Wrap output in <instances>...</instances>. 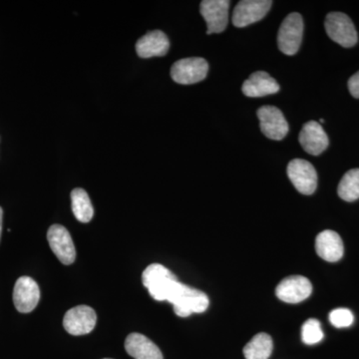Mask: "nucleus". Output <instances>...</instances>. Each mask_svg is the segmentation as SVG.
<instances>
[{
	"mask_svg": "<svg viewBox=\"0 0 359 359\" xmlns=\"http://www.w3.org/2000/svg\"><path fill=\"white\" fill-rule=\"evenodd\" d=\"M142 282L153 299L158 302H168L179 280L166 266L152 264L142 273Z\"/></svg>",
	"mask_w": 359,
	"mask_h": 359,
	"instance_id": "obj_1",
	"label": "nucleus"
},
{
	"mask_svg": "<svg viewBox=\"0 0 359 359\" xmlns=\"http://www.w3.org/2000/svg\"><path fill=\"white\" fill-rule=\"evenodd\" d=\"M168 302L173 304L175 313L180 318L205 313L210 304L209 297L205 292L180 282Z\"/></svg>",
	"mask_w": 359,
	"mask_h": 359,
	"instance_id": "obj_2",
	"label": "nucleus"
},
{
	"mask_svg": "<svg viewBox=\"0 0 359 359\" xmlns=\"http://www.w3.org/2000/svg\"><path fill=\"white\" fill-rule=\"evenodd\" d=\"M304 34V20L301 14H289L280 25L278 34V49L285 55H294L299 51Z\"/></svg>",
	"mask_w": 359,
	"mask_h": 359,
	"instance_id": "obj_3",
	"label": "nucleus"
},
{
	"mask_svg": "<svg viewBox=\"0 0 359 359\" xmlns=\"http://www.w3.org/2000/svg\"><path fill=\"white\" fill-rule=\"evenodd\" d=\"M325 32L337 44L349 48L358 43V35L353 21L342 13H330L325 18Z\"/></svg>",
	"mask_w": 359,
	"mask_h": 359,
	"instance_id": "obj_4",
	"label": "nucleus"
},
{
	"mask_svg": "<svg viewBox=\"0 0 359 359\" xmlns=\"http://www.w3.org/2000/svg\"><path fill=\"white\" fill-rule=\"evenodd\" d=\"M209 65L204 58L181 59L171 68V76L176 83L190 85L203 81L207 77Z\"/></svg>",
	"mask_w": 359,
	"mask_h": 359,
	"instance_id": "obj_5",
	"label": "nucleus"
},
{
	"mask_svg": "<svg viewBox=\"0 0 359 359\" xmlns=\"http://www.w3.org/2000/svg\"><path fill=\"white\" fill-rule=\"evenodd\" d=\"M287 176L299 193L313 195L318 187V174L308 161L294 159L287 166Z\"/></svg>",
	"mask_w": 359,
	"mask_h": 359,
	"instance_id": "obj_6",
	"label": "nucleus"
},
{
	"mask_svg": "<svg viewBox=\"0 0 359 359\" xmlns=\"http://www.w3.org/2000/svg\"><path fill=\"white\" fill-rule=\"evenodd\" d=\"M257 114L262 132L269 139L280 141L289 133V124L285 116L275 106H263Z\"/></svg>",
	"mask_w": 359,
	"mask_h": 359,
	"instance_id": "obj_7",
	"label": "nucleus"
},
{
	"mask_svg": "<svg viewBox=\"0 0 359 359\" xmlns=\"http://www.w3.org/2000/svg\"><path fill=\"white\" fill-rule=\"evenodd\" d=\"M47 241L52 252L66 266L74 263L76 250L69 231L61 224H53L47 231Z\"/></svg>",
	"mask_w": 359,
	"mask_h": 359,
	"instance_id": "obj_8",
	"label": "nucleus"
},
{
	"mask_svg": "<svg viewBox=\"0 0 359 359\" xmlns=\"http://www.w3.org/2000/svg\"><path fill=\"white\" fill-rule=\"evenodd\" d=\"M228 0H204L201 2L200 13L207 23V34L224 32L229 22Z\"/></svg>",
	"mask_w": 359,
	"mask_h": 359,
	"instance_id": "obj_9",
	"label": "nucleus"
},
{
	"mask_svg": "<svg viewBox=\"0 0 359 359\" xmlns=\"http://www.w3.org/2000/svg\"><path fill=\"white\" fill-rule=\"evenodd\" d=\"M271 0H243L233 9V25L242 28L263 20L271 9Z\"/></svg>",
	"mask_w": 359,
	"mask_h": 359,
	"instance_id": "obj_10",
	"label": "nucleus"
},
{
	"mask_svg": "<svg viewBox=\"0 0 359 359\" xmlns=\"http://www.w3.org/2000/svg\"><path fill=\"white\" fill-rule=\"evenodd\" d=\"M313 292V285L306 276H290L276 287V294L287 304H299L306 301Z\"/></svg>",
	"mask_w": 359,
	"mask_h": 359,
	"instance_id": "obj_11",
	"label": "nucleus"
},
{
	"mask_svg": "<svg viewBox=\"0 0 359 359\" xmlns=\"http://www.w3.org/2000/svg\"><path fill=\"white\" fill-rule=\"evenodd\" d=\"M96 321L93 309L87 306H75L65 313L63 327L71 335L88 334L95 328Z\"/></svg>",
	"mask_w": 359,
	"mask_h": 359,
	"instance_id": "obj_12",
	"label": "nucleus"
},
{
	"mask_svg": "<svg viewBox=\"0 0 359 359\" xmlns=\"http://www.w3.org/2000/svg\"><path fill=\"white\" fill-rule=\"evenodd\" d=\"M40 299L39 285L29 276H21L15 283L13 290V302L20 313H32Z\"/></svg>",
	"mask_w": 359,
	"mask_h": 359,
	"instance_id": "obj_13",
	"label": "nucleus"
},
{
	"mask_svg": "<svg viewBox=\"0 0 359 359\" xmlns=\"http://www.w3.org/2000/svg\"><path fill=\"white\" fill-rule=\"evenodd\" d=\"M299 143L309 154L320 155L328 147V137L320 123L309 121L302 127L299 133Z\"/></svg>",
	"mask_w": 359,
	"mask_h": 359,
	"instance_id": "obj_14",
	"label": "nucleus"
},
{
	"mask_svg": "<svg viewBox=\"0 0 359 359\" xmlns=\"http://www.w3.org/2000/svg\"><path fill=\"white\" fill-rule=\"evenodd\" d=\"M316 250L321 259L335 263L344 257V243L337 231H323L316 237Z\"/></svg>",
	"mask_w": 359,
	"mask_h": 359,
	"instance_id": "obj_15",
	"label": "nucleus"
},
{
	"mask_svg": "<svg viewBox=\"0 0 359 359\" xmlns=\"http://www.w3.org/2000/svg\"><path fill=\"white\" fill-rule=\"evenodd\" d=\"M170 48L167 35L160 30L148 32L137 41L136 51L139 57L151 58L166 55Z\"/></svg>",
	"mask_w": 359,
	"mask_h": 359,
	"instance_id": "obj_16",
	"label": "nucleus"
},
{
	"mask_svg": "<svg viewBox=\"0 0 359 359\" xmlns=\"http://www.w3.org/2000/svg\"><path fill=\"white\" fill-rule=\"evenodd\" d=\"M242 91L245 96L257 98L276 94L280 91V85L269 73L257 71L252 73L249 79L245 80L243 84Z\"/></svg>",
	"mask_w": 359,
	"mask_h": 359,
	"instance_id": "obj_17",
	"label": "nucleus"
},
{
	"mask_svg": "<svg viewBox=\"0 0 359 359\" xmlns=\"http://www.w3.org/2000/svg\"><path fill=\"white\" fill-rule=\"evenodd\" d=\"M125 349L135 359H163L159 347L145 335L136 332L127 337Z\"/></svg>",
	"mask_w": 359,
	"mask_h": 359,
	"instance_id": "obj_18",
	"label": "nucleus"
},
{
	"mask_svg": "<svg viewBox=\"0 0 359 359\" xmlns=\"http://www.w3.org/2000/svg\"><path fill=\"white\" fill-rule=\"evenodd\" d=\"M273 339L268 334L261 332L252 337L244 347L245 359H268L273 353Z\"/></svg>",
	"mask_w": 359,
	"mask_h": 359,
	"instance_id": "obj_19",
	"label": "nucleus"
},
{
	"mask_svg": "<svg viewBox=\"0 0 359 359\" xmlns=\"http://www.w3.org/2000/svg\"><path fill=\"white\" fill-rule=\"evenodd\" d=\"M72 211L75 218L81 223H89L93 218L94 209L88 194L83 189H74L71 193Z\"/></svg>",
	"mask_w": 359,
	"mask_h": 359,
	"instance_id": "obj_20",
	"label": "nucleus"
},
{
	"mask_svg": "<svg viewBox=\"0 0 359 359\" xmlns=\"http://www.w3.org/2000/svg\"><path fill=\"white\" fill-rule=\"evenodd\" d=\"M337 193L346 202H354L359 199V169L346 172L340 181Z\"/></svg>",
	"mask_w": 359,
	"mask_h": 359,
	"instance_id": "obj_21",
	"label": "nucleus"
},
{
	"mask_svg": "<svg viewBox=\"0 0 359 359\" xmlns=\"http://www.w3.org/2000/svg\"><path fill=\"white\" fill-rule=\"evenodd\" d=\"M302 341L308 346L318 344L323 339V332L321 330L320 321L316 318H311L302 325Z\"/></svg>",
	"mask_w": 359,
	"mask_h": 359,
	"instance_id": "obj_22",
	"label": "nucleus"
},
{
	"mask_svg": "<svg viewBox=\"0 0 359 359\" xmlns=\"http://www.w3.org/2000/svg\"><path fill=\"white\" fill-rule=\"evenodd\" d=\"M330 321L335 327H348L353 323V313L347 309H334L330 313Z\"/></svg>",
	"mask_w": 359,
	"mask_h": 359,
	"instance_id": "obj_23",
	"label": "nucleus"
},
{
	"mask_svg": "<svg viewBox=\"0 0 359 359\" xmlns=\"http://www.w3.org/2000/svg\"><path fill=\"white\" fill-rule=\"evenodd\" d=\"M348 89L354 98L359 99V71L349 78Z\"/></svg>",
	"mask_w": 359,
	"mask_h": 359,
	"instance_id": "obj_24",
	"label": "nucleus"
},
{
	"mask_svg": "<svg viewBox=\"0 0 359 359\" xmlns=\"http://www.w3.org/2000/svg\"><path fill=\"white\" fill-rule=\"evenodd\" d=\"M2 219H4V211H2V208L0 207V238H1L2 233Z\"/></svg>",
	"mask_w": 359,
	"mask_h": 359,
	"instance_id": "obj_25",
	"label": "nucleus"
},
{
	"mask_svg": "<svg viewBox=\"0 0 359 359\" xmlns=\"http://www.w3.org/2000/svg\"><path fill=\"white\" fill-rule=\"evenodd\" d=\"M320 123H323V122H325V120H323V119H320Z\"/></svg>",
	"mask_w": 359,
	"mask_h": 359,
	"instance_id": "obj_26",
	"label": "nucleus"
},
{
	"mask_svg": "<svg viewBox=\"0 0 359 359\" xmlns=\"http://www.w3.org/2000/svg\"><path fill=\"white\" fill-rule=\"evenodd\" d=\"M104 359H111V358H104Z\"/></svg>",
	"mask_w": 359,
	"mask_h": 359,
	"instance_id": "obj_27",
	"label": "nucleus"
}]
</instances>
